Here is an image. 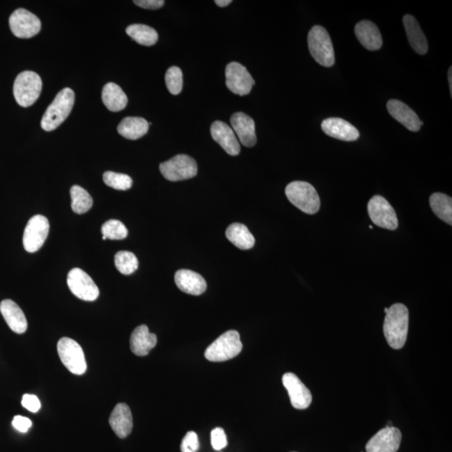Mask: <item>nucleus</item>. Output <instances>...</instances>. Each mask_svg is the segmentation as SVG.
I'll list each match as a JSON object with an SVG mask.
<instances>
[{"label": "nucleus", "mask_w": 452, "mask_h": 452, "mask_svg": "<svg viewBox=\"0 0 452 452\" xmlns=\"http://www.w3.org/2000/svg\"><path fill=\"white\" fill-rule=\"evenodd\" d=\"M409 329V311L404 304H393L389 309L384 322V337L393 350L405 346Z\"/></svg>", "instance_id": "obj_1"}, {"label": "nucleus", "mask_w": 452, "mask_h": 452, "mask_svg": "<svg viewBox=\"0 0 452 452\" xmlns=\"http://www.w3.org/2000/svg\"><path fill=\"white\" fill-rule=\"evenodd\" d=\"M75 102V93L72 89L65 88L56 95L48 107L41 120V127L45 131L56 130L68 118Z\"/></svg>", "instance_id": "obj_2"}, {"label": "nucleus", "mask_w": 452, "mask_h": 452, "mask_svg": "<svg viewBox=\"0 0 452 452\" xmlns=\"http://www.w3.org/2000/svg\"><path fill=\"white\" fill-rule=\"evenodd\" d=\"M288 201L306 214L314 215L320 209V198L312 185L294 181L285 190Z\"/></svg>", "instance_id": "obj_3"}, {"label": "nucleus", "mask_w": 452, "mask_h": 452, "mask_svg": "<svg viewBox=\"0 0 452 452\" xmlns=\"http://www.w3.org/2000/svg\"><path fill=\"white\" fill-rule=\"evenodd\" d=\"M237 331L226 332L206 348L205 356L211 362H224L238 356L242 350Z\"/></svg>", "instance_id": "obj_4"}, {"label": "nucleus", "mask_w": 452, "mask_h": 452, "mask_svg": "<svg viewBox=\"0 0 452 452\" xmlns=\"http://www.w3.org/2000/svg\"><path fill=\"white\" fill-rule=\"evenodd\" d=\"M308 42L311 55L319 65L325 68H331L334 65V45L325 28L315 26L311 29Z\"/></svg>", "instance_id": "obj_5"}, {"label": "nucleus", "mask_w": 452, "mask_h": 452, "mask_svg": "<svg viewBox=\"0 0 452 452\" xmlns=\"http://www.w3.org/2000/svg\"><path fill=\"white\" fill-rule=\"evenodd\" d=\"M42 90V81L39 75L26 70L18 75L14 84L16 102L23 107H31L39 98Z\"/></svg>", "instance_id": "obj_6"}, {"label": "nucleus", "mask_w": 452, "mask_h": 452, "mask_svg": "<svg viewBox=\"0 0 452 452\" xmlns=\"http://www.w3.org/2000/svg\"><path fill=\"white\" fill-rule=\"evenodd\" d=\"M57 351L62 364L74 375H84L87 366L84 352L80 344L69 338H62L57 343Z\"/></svg>", "instance_id": "obj_7"}, {"label": "nucleus", "mask_w": 452, "mask_h": 452, "mask_svg": "<svg viewBox=\"0 0 452 452\" xmlns=\"http://www.w3.org/2000/svg\"><path fill=\"white\" fill-rule=\"evenodd\" d=\"M159 169L166 180L173 182L189 180L198 173L196 161L185 155H176L162 163Z\"/></svg>", "instance_id": "obj_8"}, {"label": "nucleus", "mask_w": 452, "mask_h": 452, "mask_svg": "<svg viewBox=\"0 0 452 452\" xmlns=\"http://www.w3.org/2000/svg\"><path fill=\"white\" fill-rule=\"evenodd\" d=\"M49 231V221L44 215H37L31 218L23 235V244L26 251L31 253L39 251L47 239Z\"/></svg>", "instance_id": "obj_9"}, {"label": "nucleus", "mask_w": 452, "mask_h": 452, "mask_svg": "<svg viewBox=\"0 0 452 452\" xmlns=\"http://www.w3.org/2000/svg\"><path fill=\"white\" fill-rule=\"evenodd\" d=\"M68 284L70 292L83 301L97 300L100 293L92 277L80 268L70 270L68 276Z\"/></svg>", "instance_id": "obj_10"}, {"label": "nucleus", "mask_w": 452, "mask_h": 452, "mask_svg": "<svg viewBox=\"0 0 452 452\" xmlns=\"http://www.w3.org/2000/svg\"><path fill=\"white\" fill-rule=\"evenodd\" d=\"M368 212L375 226L389 231L397 229L398 219L396 211L384 197H373L368 204Z\"/></svg>", "instance_id": "obj_11"}, {"label": "nucleus", "mask_w": 452, "mask_h": 452, "mask_svg": "<svg viewBox=\"0 0 452 452\" xmlns=\"http://www.w3.org/2000/svg\"><path fill=\"white\" fill-rule=\"evenodd\" d=\"M226 86L228 89L240 96L251 93L255 85L254 79L244 65L238 62H231L226 68Z\"/></svg>", "instance_id": "obj_12"}, {"label": "nucleus", "mask_w": 452, "mask_h": 452, "mask_svg": "<svg viewBox=\"0 0 452 452\" xmlns=\"http://www.w3.org/2000/svg\"><path fill=\"white\" fill-rule=\"evenodd\" d=\"M12 33L18 38H32L40 31V20L31 12L24 9L16 10L10 17Z\"/></svg>", "instance_id": "obj_13"}, {"label": "nucleus", "mask_w": 452, "mask_h": 452, "mask_svg": "<svg viewBox=\"0 0 452 452\" xmlns=\"http://www.w3.org/2000/svg\"><path fill=\"white\" fill-rule=\"evenodd\" d=\"M402 435L396 427H385L376 433L366 445V452H397Z\"/></svg>", "instance_id": "obj_14"}, {"label": "nucleus", "mask_w": 452, "mask_h": 452, "mask_svg": "<svg viewBox=\"0 0 452 452\" xmlns=\"http://www.w3.org/2000/svg\"><path fill=\"white\" fill-rule=\"evenodd\" d=\"M283 384L287 389L290 400L294 408L305 410L312 403V393L293 373H287L283 377Z\"/></svg>", "instance_id": "obj_15"}, {"label": "nucleus", "mask_w": 452, "mask_h": 452, "mask_svg": "<svg viewBox=\"0 0 452 452\" xmlns=\"http://www.w3.org/2000/svg\"><path fill=\"white\" fill-rule=\"evenodd\" d=\"M321 127L327 135L336 139L352 142L359 138V130L342 118H327L322 123Z\"/></svg>", "instance_id": "obj_16"}, {"label": "nucleus", "mask_w": 452, "mask_h": 452, "mask_svg": "<svg viewBox=\"0 0 452 452\" xmlns=\"http://www.w3.org/2000/svg\"><path fill=\"white\" fill-rule=\"evenodd\" d=\"M210 134L215 142L218 143L228 155H240V145L232 128L221 121L215 122L210 127Z\"/></svg>", "instance_id": "obj_17"}, {"label": "nucleus", "mask_w": 452, "mask_h": 452, "mask_svg": "<svg viewBox=\"0 0 452 452\" xmlns=\"http://www.w3.org/2000/svg\"><path fill=\"white\" fill-rule=\"evenodd\" d=\"M174 281L178 289L190 295H201L207 289L204 277L190 270H178L174 276Z\"/></svg>", "instance_id": "obj_18"}, {"label": "nucleus", "mask_w": 452, "mask_h": 452, "mask_svg": "<svg viewBox=\"0 0 452 452\" xmlns=\"http://www.w3.org/2000/svg\"><path fill=\"white\" fill-rule=\"evenodd\" d=\"M387 109L393 118H395L410 131L418 132L421 130L423 123L417 114L404 102L393 99L388 102Z\"/></svg>", "instance_id": "obj_19"}, {"label": "nucleus", "mask_w": 452, "mask_h": 452, "mask_svg": "<svg viewBox=\"0 0 452 452\" xmlns=\"http://www.w3.org/2000/svg\"><path fill=\"white\" fill-rule=\"evenodd\" d=\"M231 123L235 134L244 146H255L256 135L254 120L243 113H236L232 115Z\"/></svg>", "instance_id": "obj_20"}, {"label": "nucleus", "mask_w": 452, "mask_h": 452, "mask_svg": "<svg viewBox=\"0 0 452 452\" xmlns=\"http://www.w3.org/2000/svg\"><path fill=\"white\" fill-rule=\"evenodd\" d=\"M109 424L119 438L124 439L132 432L134 422L130 406L120 403L115 406L109 418Z\"/></svg>", "instance_id": "obj_21"}, {"label": "nucleus", "mask_w": 452, "mask_h": 452, "mask_svg": "<svg viewBox=\"0 0 452 452\" xmlns=\"http://www.w3.org/2000/svg\"><path fill=\"white\" fill-rule=\"evenodd\" d=\"M0 313L12 331L19 334L26 333L28 327L26 315L14 301H2L0 304Z\"/></svg>", "instance_id": "obj_22"}, {"label": "nucleus", "mask_w": 452, "mask_h": 452, "mask_svg": "<svg viewBox=\"0 0 452 452\" xmlns=\"http://www.w3.org/2000/svg\"><path fill=\"white\" fill-rule=\"evenodd\" d=\"M354 32L361 45L368 51H378L382 47V36L375 24L363 20L356 24Z\"/></svg>", "instance_id": "obj_23"}, {"label": "nucleus", "mask_w": 452, "mask_h": 452, "mask_svg": "<svg viewBox=\"0 0 452 452\" xmlns=\"http://www.w3.org/2000/svg\"><path fill=\"white\" fill-rule=\"evenodd\" d=\"M157 341V336L149 332L148 326H139L131 335V350L137 356H147L156 346Z\"/></svg>", "instance_id": "obj_24"}, {"label": "nucleus", "mask_w": 452, "mask_h": 452, "mask_svg": "<svg viewBox=\"0 0 452 452\" xmlns=\"http://www.w3.org/2000/svg\"><path fill=\"white\" fill-rule=\"evenodd\" d=\"M403 22L409 42L414 51L420 55H425L428 52V42L416 19L412 15H406Z\"/></svg>", "instance_id": "obj_25"}, {"label": "nucleus", "mask_w": 452, "mask_h": 452, "mask_svg": "<svg viewBox=\"0 0 452 452\" xmlns=\"http://www.w3.org/2000/svg\"><path fill=\"white\" fill-rule=\"evenodd\" d=\"M102 98L107 109L111 111H122L127 104V95L121 87L113 82L107 83L103 87Z\"/></svg>", "instance_id": "obj_26"}, {"label": "nucleus", "mask_w": 452, "mask_h": 452, "mask_svg": "<svg viewBox=\"0 0 452 452\" xmlns=\"http://www.w3.org/2000/svg\"><path fill=\"white\" fill-rule=\"evenodd\" d=\"M149 123L143 118L127 117L118 127L120 135L127 139L137 140L147 134Z\"/></svg>", "instance_id": "obj_27"}, {"label": "nucleus", "mask_w": 452, "mask_h": 452, "mask_svg": "<svg viewBox=\"0 0 452 452\" xmlns=\"http://www.w3.org/2000/svg\"><path fill=\"white\" fill-rule=\"evenodd\" d=\"M226 235L228 240L240 250H249L254 247L256 240L246 226L240 223L232 224L227 228Z\"/></svg>", "instance_id": "obj_28"}, {"label": "nucleus", "mask_w": 452, "mask_h": 452, "mask_svg": "<svg viewBox=\"0 0 452 452\" xmlns=\"http://www.w3.org/2000/svg\"><path fill=\"white\" fill-rule=\"evenodd\" d=\"M433 212L442 221L452 225V200L445 194L435 193L430 198Z\"/></svg>", "instance_id": "obj_29"}, {"label": "nucleus", "mask_w": 452, "mask_h": 452, "mask_svg": "<svg viewBox=\"0 0 452 452\" xmlns=\"http://www.w3.org/2000/svg\"><path fill=\"white\" fill-rule=\"evenodd\" d=\"M126 32L132 40L145 47H151L157 43L159 35L155 29L145 24H135L128 26Z\"/></svg>", "instance_id": "obj_30"}, {"label": "nucleus", "mask_w": 452, "mask_h": 452, "mask_svg": "<svg viewBox=\"0 0 452 452\" xmlns=\"http://www.w3.org/2000/svg\"><path fill=\"white\" fill-rule=\"evenodd\" d=\"M70 193L72 197V208L75 213L82 215L92 209L93 198L86 189L81 186L74 185Z\"/></svg>", "instance_id": "obj_31"}, {"label": "nucleus", "mask_w": 452, "mask_h": 452, "mask_svg": "<svg viewBox=\"0 0 452 452\" xmlns=\"http://www.w3.org/2000/svg\"><path fill=\"white\" fill-rule=\"evenodd\" d=\"M115 265L123 275H131L139 268V260L134 253L122 251L115 255Z\"/></svg>", "instance_id": "obj_32"}, {"label": "nucleus", "mask_w": 452, "mask_h": 452, "mask_svg": "<svg viewBox=\"0 0 452 452\" xmlns=\"http://www.w3.org/2000/svg\"><path fill=\"white\" fill-rule=\"evenodd\" d=\"M103 181L109 187L123 190V192L131 189L132 185V180L130 176L111 171H107L103 174Z\"/></svg>", "instance_id": "obj_33"}, {"label": "nucleus", "mask_w": 452, "mask_h": 452, "mask_svg": "<svg viewBox=\"0 0 452 452\" xmlns=\"http://www.w3.org/2000/svg\"><path fill=\"white\" fill-rule=\"evenodd\" d=\"M102 233L107 239L123 240L127 238L128 231L123 222L118 219H110L103 224Z\"/></svg>", "instance_id": "obj_34"}, {"label": "nucleus", "mask_w": 452, "mask_h": 452, "mask_svg": "<svg viewBox=\"0 0 452 452\" xmlns=\"http://www.w3.org/2000/svg\"><path fill=\"white\" fill-rule=\"evenodd\" d=\"M165 82L169 93L178 95L183 89V73L178 66L170 68L165 75Z\"/></svg>", "instance_id": "obj_35"}, {"label": "nucleus", "mask_w": 452, "mask_h": 452, "mask_svg": "<svg viewBox=\"0 0 452 452\" xmlns=\"http://www.w3.org/2000/svg\"><path fill=\"white\" fill-rule=\"evenodd\" d=\"M200 448V442H198V435L194 431H189L182 441V452H197Z\"/></svg>", "instance_id": "obj_36"}, {"label": "nucleus", "mask_w": 452, "mask_h": 452, "mask_svg": "<svg viewBox=\"0 0 452 452\" xmlns=\"http://www.w3.org/2000/svg\"><path fill=\"white\" fill-rule=\"evenodd\" d=\"M227 437L225 432L221 427L214 429L211 431V445L215 451H221L227 446Z\"/></svg>", "instance_id": "obj_37"}, {"label": "nucleus", "mask_w": 452, "mask_h": 452, "mask_svg": "<svg viewBox=\"0 0 452 452\" xmlns=\"http://www.w3.org/2000/svg\"><path fill=\"white\" fill-rule=\"evenodd\" d=\"M22 404L24 408L32 413L38 412L41 407L38 397L34 395H29V393L24 395Z\"/></svg>", "instance_id": "obj_38"}, {"label": "nucleus", "mask_w": 452, "mask_h": 452, "mask_svg": "<svg viewBox=\"0 0 452 452\" xmlns=\"http://www.w3.org/2000/svg\"><path fill=\"white\" fill-rule=\"evenodd\" d=\"M12 425L20 432L26 433L32 426V421L27 417L16 416L14 417L13 421H12Z\"/></svg>", "instance_id": "obj_39"}, {"label": "nucleus", "mask_w": 452, "mask_h": 452, "mask_svg": "<svg viewBox=\"0 0 452 452\" xmlns=\"http://www.w3.org/2000/svg\"><path fill=\"white\" fill-rule=\"evenodd\" d=\"M136 6L147 10H157L164 6V0H135L134 1Z\"/></svg>", "instance_id": "obj_40"}, {"label": "nucleus", "mask_w": 452, "mask_h": 452, "mask_svg": "<svg viewBox=\"0 0 452 452\" xmlns=\"http://www.w3.org/2000/svg\"><path fill=\"white\" fill-rule=\"evenodd\" d=\"M215 3L219 7H226L232 3L231 0H215Z\"/></svg>", "instance_id": "obj_41"}, {"label": "nucleus", "mask_w": 452, "mask_h": 452, "mask_svg": "<svg viewBox=\"0 0 452 452\" xmlns=\"http://www.w3.org/2000/svg\"><path fill=\"white\" fill-rule=\"evenodd\" d=\"M448 81H449L451 95L452 96V68H450L449 70H448Z\"/></svg>", "instance_id": "obj_42"}, {"label": "nucleus", "mask_w": 452, "mask_h": 452, "mask_svg": "<svg viewBox=\"0 0 452 452\" xmlns=\"http://www.w3.org/2000/svg\"><path fill=\"white\" fill-rule=\"evenodd\" d=\"M388 310H389L388 308H385V309H384V313H387L388 312Z\"/></svg>", "instance_id": "obj_43"}, {"label": "nucleus", "mask_w": 452, "mask_h": 452, "mask_svg": "<svg viewBox=\"0 0 452 452\" xmlns=\"http://www.w3.org/2000/svg\"><path fill=\"white\" fill-rule=\"evenodd\" d=\"M370 229H371V230L373 229V226H370Z\"/></svg>", "instance_id": "obj_44"}]
</instances>
